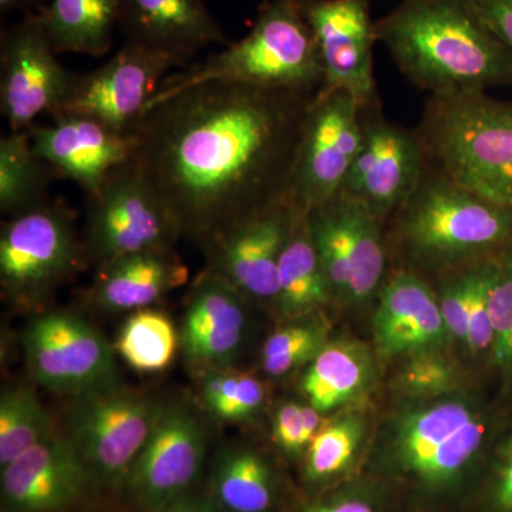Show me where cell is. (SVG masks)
<instances>
[{
	"label": "cell",
	"instance_id": "1",
	"mask_svg": "<svg viewBox=\"0 0 512 512\" xmlns=\"http://www.w3.org/2000/svg\"><path fill=\"white\" fill-rule=\"evenodd\" d=\"M318 93L212 82L144 111L131 163L183 237L210 252L288 197L296 150Z\"/></svg>",
	"mask_w": 512,
	"mask_h": 512
},
{
	"label": "cell",
	"instance_id": "2",
	"mask_svg": "<svg viewBox=\"0 0 512 512\" xmlns=\"http://www.w3.org/2000/svg\"><path fill=\"white\" fill-rule=\"evenodd\" d=\"M399 72L429 96L512 84V55L467 0H402L376 20Z\"/></svg>",
	"mask_w": 512,
	"mask_h": 512
},
{
	"label": "cell",
	"instance_id": "3",
	"mask_svg": "<svg viewBox=\"0 0 512 512\" xmlns=\"http://www.w3.org/2000/svg\"><path fill=\"white\" fill-rule=\"evenodd\" d=\"M387 225L399 269L427 281L512 248V208L460 187L430 161L412 198Z\"/></svg>",
	"mask_w": 512,
	"mask_h": 512
},
{
	"label": "cell",
	"instance_id": "4",
	"mask_svg": "<svg viewBox=\"0 0 512 512\" xmlns=\"http://www.w3.org/2000/svg\"><path fill=\"white\" fill-rule=\"evenodd\" d=\"M305 3L266 0L247 36L202 62L168 74L147 109L174 94L212 82L319 93L325 74Z\"/></svg>",
	"mask_w": 512,
	"mask_h": 512
},
{
	"label": "cell",
	"instance_id": "5",
	"mask_svg": "<svg viewBox=\"0 0 512 512\" xmlns=\"http://www.w3.org/2000/svg\"><path fill=\"white\" fill-rule=\"evenodd\" d=\"M427 158L451 181L512 208V104L487 93L429 96L416 127Z\"/></svg>",
	"mask_w": 512,
	"mask_h": 512
},
{
	"label": "cell",
	"instance_id": "6",
	"mask_svg": "<svg viewBox=\"0 0 512 512\" xmlns=\"http://www.w3.org/2000/svg\"><path fill=\"white\" fill-rule=\"evenodd\" d=\"M494 416L471 394L409 400L390 421L387 464L426 493L451 490L493 444Z\"/></svg>",
	"mask_w": 512,
	"mask_h": 512
},
{
	"label": "cell",
	"instance_id": "7",
	"mask_svg": "<svg viewBox=\"0 0 512 512\" xmlns=\"http://www.w3.org/2000/svg\"><path fill=\"white\" fill-rule=\"evenodd\" d=\"M86 247L63 201L13 215L0 231V286L18 308H36L76 274Z\"/></svg>",
	"mask_w": 512,
	"mask_h": 512
},
{
	"label": "cell",
	"instance_id": "8",
	"mask_svg": "<svg viewBox=\"0 0 512 512\" xmlns=\"http://www.w3.org/2000/svg\"><path fill=\"white\" fill-rule=\"evenodd\" d=\"M84 247L97 268L143 252L170 251L180 228L146 178L127 163L86 197Z\"/></svg>",
	"mask_w": 512,
	"mask_h": 512
},
{
	"label": "cell",
	"instance_id": "9",
	"mask_svg": "<svg viewBox=\"0 0 512 512\" xmlns=\"http://www.w3.org/2000/svg\"><path fill=\"white\" fill-rule=\"evenodd\" d=\"M309 225L333 301L376 299L390 275L386 225L342 191L309 211Z\"/></svg>",
	"mask_w": 512,
	"mask_h": 512
},
{
	"label": "cell",
	"instance_id": "10",
	"mask_svg": "<svg viewBox=\"0 0 512 512\" xmlns=\"http://www.w3.org/2000/svg\"><path fill=\"white\" fill-rule=\"evenodd\" d=\"M67 434L96 483H126L163 407L119 383L76 397Z\"/></svg>",
	"mask_w": 512,
	"mask_h": 512
},
{
	"label": "cell",
	"instance_id": "11",
	"mask_svg": "<svg viewBox=\"0 0 512 512\" xmlns=\"http://www.w3.org/2000/svg\"><path fill=\"white\" fill-rule=\"evenodd\" d=\"M362 140L360 104L342 90H320L303 124L289 178V200L309 212L338 195Z\"/></svg>",
	"mask_w": 512,
	"mask_h": 512
},
{
	"label": "cell",
	"instance_id": "12",
	"mask_svg": "<svg viewBox=\"0 0 512 512\" xmlns=\"http://www.w3.org/2000/svg\"><path fill=\"white\" fill-rule=\"evenodd\" d=\"M362 121V146L342 192L387 225L419 187L429 158L416 128L387 119L382 101L363 107Z\"/></svg>",
	"mask_w": 512,
	"mask_h": 512
},
{
	"label": "cell",
	"instance_id": "13",
	"mask_svg": "<svg viewBox=\"0 0 512 512\" xmlns=\"http://www.w3.org/2000/svg\"><path fill=\"white\" fill-rule=\"evenodd\" d=\"M22 345L30 375L50 392L79 397L117 383L116 350L79 313H39Z\"/></svg>",
	"mask_w": 512,
	"mask_h": 512
},
{
	"label": "cell",
	"instance_id": "14",
	"mask_svg": "<svg viewBox=\"0 0 512 512\" xmlns=\"http://www.w3.org/2000/svg\"><path fill=\"white\" fill-rule=\"evenodd\" d=\"M0 56V111L9 130H28L43 114L53 116L74 73L57 60L40 13H28L3 33Z\"/></svg>",
	"mask_w": 512,
	"mask_h": 512
},
{
	"label": "cell",
	"instance_id": "15",
	"mask_svg": "<svg viewBox=\"0 0 512 512\" xmlns=\"http://www.w3.org/2000/svg\"><path fill=\"white\" fill-rule=\"evenodd\" d=\"M175 66L168 56L126 42L99 69L73 74L69 92L55 114H80L130 133Z\"/></svg>",
	"mask_w": 512,
	"mask_h": 512
},
{
	"label": "cell",
	"instance_id": "16",
	"mask_svg": "<svg viewBox=\"0 0 512 512\" xmlns=\"http://www.w3.org/2000/svg\"><path fill=\"white\" fill-rule=\"evenodd\" d=\"M373 0H306L322 60V90H342L367 107L380 100L375 79Z\"/></svg>",
	"mask_w": 512,
	"mask_h": 512
},
{
	"label": "cell",
	"instance_id": "17",
	"mask_svg": "<svg viewBox=\"0 0 512 512\" xmlns=\"http://www.w3.org/2000/svg\"><path fill=\"white\" fill-rule=\"evenodd\" d=\"M207 456V431L184 406H165L126 480L128 495L144 511L190 493Z\"/></svg>",
	"mask_w": 512,
	"mask_h": 512
},
{
	"label": "cell",
	"instance_id": "18",
	"mask_svg": "<svg viewBox=\"0 0 512 512\" xmlns=\"http://www.w3.org/2000/svg\"><path fill=\"white\" fill-rule=\"evenodd\" d=\"M50 119L28 128L33 148L56 178L73 181L86 197L133 158L136 140L131 133H120L80 114H55Z\"/></svg>",
	"mask_w": 512,
	"mask_h": 512
},
{
	"label": "cell",
	"instance_id": "19",
	"mask_svg": "<svg viewBox=\"0 0 512 512\" xmlns=\"http://www.w3.org/2000/svg\"><path fill=\"white\" fill-rule=\"evenodd\" d=\"M2 512H59L96 483L69 437L53 433L0 468Z\"/></svg>",
	"mask_w": 512,
	"mask_h": 512
},
{
	"label": "cell",
	"instance_id": "20",
	"mask_svg": "<svg viewBox=\"0 0 512 512\" xmlns=\"http://www.w3.org/2000/svg\"><path fill=\"white\" fill-rule=\"evenodd\" d=\"M296 205L288 197L275 202L222 239L208 252L210 269L247 301L269 302L278 296V269Z\"/></svg>",
	"mask_w": 512,
	"mask_h": 512
},
{
	"label": "cell",
	"instance_id": "21",
	"mask_svg": "<svg viewBox=\"0 0 512 512\" xmlns=\"http://www.w3.org/2000/svg\"><path fill=\"white\" fill-rule=\"evenodd\" d=\"M376 302L373 336L380 356L407 359L450 342L436 288L423 276L397 268Z\"/></svg>",
	"mask_w": 512,
	"mask_h": 512
},
{
	"label": "cell",
	"instance_id": "22",
	"mask_svg": "<svg viewBox=\"0 0 512 512\" xmlns=\"http://www.w3.org/2000/svg\"><path fill=\"white\" fill-rule=\"evenodd\" d=\"M119 26L128 43L184 66L205 47L228 45L204 0H121Z\"/></svg>",
	"mask_w": 512,
	"mask_h": 512
},
{
	"label": "cell",
	"instance_id": "23",
	"mask_svg": "<svg viewBox=\"0 0 512 512\" xmlns=\"http://www.w3.org/2000/svg\"><path fill=\"white\" fill-rule=\"evenodd\" d=\"M247 299L208 269L188 298L180 333L187 359L197 365L228 367L238 355L247 329Z\"/></svg>",
	"mask_w": 512,
	"mask_h": 512
},
{
	"label": "cell",
	"instance_id": "24",
	"mask_svg": "<svg viewBox=\"0 0 512 512\" xmlns=\"http://www.w3.org/2000/svg\"><path fill=\"white\" fill-rule=\"evenodd\" d=\"M187 275L173 249L128 255L99 268L90 298L107 312L141 311L184 284Z\"/></svg>",
	"mask_w": 512,
	"mask_h": 512
},
{
	"label": "cell",
	"instance_id": "25",
	"mask_svg": "<svg viewBox=\"0 0 512 512\" xmlns=\"http://www.w3.org/2000/svg\"><path fill=\"white\" fill-rule=\"evenodd\" d=\"M333 302L332 291L313 242L309 212L296 207L278 269V296L274 306L282 318L318 315Z\"/></svg>",
	"mask_w": 512,
	"mask_h": 512
},
{
	"label": "cell",
	"instance_id": "26",
	"mask_svg": "<svg viewBox=\"0 0 512 512\" xmlns=\"http://www.w3.org/2000/svg\"><path fill=\"white\" fill-rule=\"evenodd\" d=\"M372 379L373 360L366 346L336 340L326 343L305 367L301 389L306 403L328 416L360 399Z\"/></svg>",
	"mask_w": 512,
	"mask_h": 512
},
{
	"label": "cell",
	"instance_id": "27",
	"mask_svg": "<svg viewBox=\"0 0 512 512\" xmlns=\"http://www.w3.org/2000/svg\"><path fill=\"white\" fill-rule=\"evenodd\" d=\"M278 487L274 467L254 448H225L215 458L210 495L227 512H271Z\"/></svg>",
	"mask_w": 512,
	"mask_h": 512
},
{
	"label": "cell",
	"instance_id": "28",
	"mask_svg": "<svg viewBox=\"0 0 512 512\" xmlns=\"http://www.w3.org/2000/svg\"><path fill=\"white\" fill-rule=\"evenodd\" d=\"M121 0H52L40 10L53 49L100 57L113 45Z\"/></svg>",
	"mask_w": 512,
	"mask_h": 512
},
{
	"label": "cell",
	"instance_id": "29",
	"mask_svg": "<svg viewBox=\"0 0 512 512\" xmlns=\"http://www.w3.org/2000/svg\"><path fill=\"white\" fill-rule=\"evenodd\" d=\"M57 180L33 148L29 131H9L0 138V211L10 218L50 201Z\"/></svg>",
	"mask_w": 512,
	"mask_h": 512
},
{
	"label": "cell",
	"instance_id": "30",
	"mask_svg": "<svg viewBox=\"0 0 512 512\" xmlns=\"http://www.w3.org/2000/svg\"><path fill=\"white\" fill-rule=\"evenodd\" d=\"M366 434L363 414L350 412L330 420L313 437L305 451L303 480L325 485L346 476L355 466Z\"/></svg>",
	"mask_w": 512,
	"mask_h": 512
},
{
	"label": "cell",
	"instance_id": "31",
	"mask_svg": "<svg viewBox=\"0 0 512 512\" xmlns=\"http://www.w3.org/2000/svg\"><path fill=\"white\" fill-rule=\"evenodd\" d=\"M180 335L165 313L147 308L131 312L121 326L114 350L137 372L156 373L171 365Z\"/></svg>",
	"mask_w": 512,
	"mask_h": 512
},
{
	"label": "cell",
	"instance_id": "32",
	"mask_svg": "<svg viewBox=\"0 0 512 512\" xmlns=\"http://www.w3.org/2000/svg\"><path fill=\"white\" fill-rule=\"evenodd\" d=\"M56 433L35 390L15 386L0 397V468Z\"/></svg>",
	"mask_w": 512,
	"mask_h": 512
},
{
	"label": "cell",
	"instance_id": "33",
	"mask_svg": "<svg viewBox=\"0 0 512 512\" xmlns=\"http://www.w3.org/2000/svg\"><path fill=\"white\" fill-rule=\"evenodd\" d=\"M200 390L205 409L215 419L229 423L251 419L266 400L261 380L228 367L207 369L202 376Z\"/></svg>",
	"mask_w": 512,
	"mask_h": 512
},
{
	"label": "cell",
	"instance_id": "34",
	"mask_svg": "<svg viewBox=\"0 0 512 512\" xmlns=\"http://www.w3.org/2000/svg\"><path fill=\"white\" fill-rule=\"evenodd\" d=\"M326 336V326L313 320L291 323L275 330L262 346V369L268 376L284 377L308 366L325 348Z\"/></svg>",
	"mask_w": 512,
	"mask_h": 512
},
{
	"label": "cell",
	"instance_id": "35",
	"mask_svg": "<svg viewBox=\"0 0 512 512\" xmlns=\"http://www.w3.org/2000/svg\"><path fill=\"white\" fill-rule=\"evenodd\" d=\"M494 342L487 365L500 382L501 393L512 402V248L501 255L490 292Z\"/></svg>",
	"mask_w": 512,
	"mask_h": 512
},
{
	"label": "cell",
	"instance_id": "36",
	"mask_svg": "<svg viewBox=\"0 0 512 512\" xmlns=\"http://www.w3.org/2000/svg\"><path fill=\"white\" fill-rule=\"evenodd\" d=\"M457 367L443 350L407 357L396 376L397 392L407 400H427L456 392Z\"/></svg>",
	"mask_w": 512,
	"mask_h": 512
},
{
	"label": "cell",
	"instance_id": "37",
	"mask_svg": "<svg viewBox=\"0 0 512 512\" xmlns=\"http://www.w3.org/2000/svg\"><path fill=\"white\" fill-rule=\"evenodd\" d=\"M501 429L491 447L485 481L484 505L487 512H512V420Z\"/></svg>",
	"mask_w": 512,
	"mask_h": 512
},
{
	"label": "cell",
	"instance_id": "38",
	"mask_svg": "<svg viewBox=\"0 0 512 512\" xmlns=\"http://www.w3.org/2000/svg\"><path fill=\"white\" fill-rule=\"evenodd\" d=\"M382 491L369 483L339 485L302 505L296 512H382Z\"/></svg>",
	"mask_w": 512,
	"mask_h": 512
},
{
	"label": "cell",
	"instance_id": "39",
	"mask_svg": "<svg viewBox=\"0 0 512 512\" xmlns=\"http://www.w3.org/2000/svg\"><path fill=\"white\" fill-rule=\"evenodd\" d=\"M274 440L276 446L291 457L305 456L308 439L302 419V403L286 402L278 407L274 417Z\"/></svg>",
	"mask_w": 512,
	"mask_h": 512
},
{
	"label": "cell",
	"instance_id": "40",
	"mask_svg": "<svg viewBox=\"0 0 512 512\" xmlns=\"http://www.w3.org/2000/svg\"><path fill=\"white\" fill-rule=\"evenodd\" d=\"M512 55V0H467Z\"/></svg>",
	"mask_w": 512,
	"mask_h": 512
},
{
	"label": "cell",
	"instance_id": "41",
	"mask_svg": "<svg viewBox=\"0 0 512 512\" xmlns=\"http://www.w3.org/2000/svg\"><path fill=\"white\" fill-rule=\"evenodd\" d=\"M144 512H227L211 495L187 493L180 495L170 503Z\"/></svg>",
	"mask_w": 512,
	"mask_h": 512
},
{
	"label": "cell",
	"instance_id": "42",
	"mask_svg": "<svg viewBox=\"0 0 512 512\" xmlns=\"http://www.w3.org/2000/svg\"><path fill=\"white\" fill-rule=\"evenodd\" d=\"M40 0H0V12H30L39 5Z\"/></svg>",
	"mask_w": 512,
	"mask_h": 512
}]
</instances>
